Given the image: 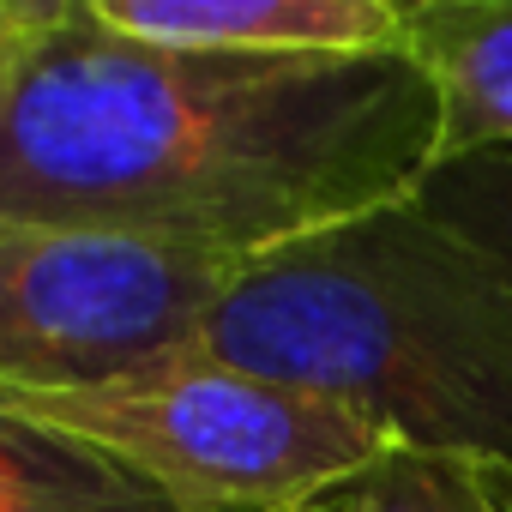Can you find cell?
<instances>
[{
    "label": "cell",
    "mask_w": 512,
    "mask_h": 512,
    "mask_svg": "<svg viewBox=\"0 0 512 512\" xmlns=\"http://www.w3.org/2000/svg\"><path fill=\"white\" fill-rule=\"evenodd\" d=\"M434 169V91L398 55L151 49L67 0L0 109V223L266 260L398 205Z\"/></svg>",
    "instance_id": "1"
},
{
    "label": "cell",
    "mask_w": 512,
    "mask_h": 512,
    "mask_svg": "<svg viewBox=\"0 0 512 512\" xmlns=\"http://www.w3.org/2000/svg\"><path fill=\"white\" fill-rule=\"evenodd\" d=\"M199 350L350 410L386 446L512 470V284L416 193L247 260Z\"/></svg>",
    "instance_id": "2"
},
{
    "label": "cell",
    "mask_w": 512,
    "mask_h": 512,
    "mask_svg": "<svg viewBox=\"0 0 512 512\" xmlns=\"http://www.w3.org/2000/svg\"><path fill=\"white\" fill-rule=\"evenodd\" d=\"M0 404L109 452L181 512H302L386 452L350 410L205 350L97 392H0Z\"/></svg>",
    "instance_id": "3"
},
{
    "label": "cell",
    "mask_w": 512,
    "mask_h": 512,
    "mask_svg": "<svg viewBox=\"0 0 512 512\" xmlns=\"http://www.w3.org/2000/svg\"><path fill=\"white\" fill-rule=\"evenodd\" d=\"M235 272L133 235L0 223V392H97L193 356Z\"/></svg>",
    "instance_id": "4"
},
{
    "label": "cell",
    "mask_w": 512,
    "mask_h": 512,
    "mask_svg": "<svg viewBox=\"0 0 512 512\" xmlns=\"http://www.w3.org/2000/svg\"><path fill=\"white\" fill-rule=\"evenodd\" d=\"M79 7L151 49L253 55V61H368L398 55L404 0H79Z\"/></svg>",
    "instance_id": "5"
},
{
    "label": "cell",
    "mask_w": 512,
    "mask_h": 512,
    "mask_svg": "<svg viewBox=\"0 0 512 512\" xmlns=\"http://www.w3.org/2000/svg\"><path fill=\"white\" fill-rule=\"evenodd\" d=\"M398 49L434 91V163L512 151V0H404Z\"/></svg>",
    "instance_id": "6"
},
{
    "label": "cell",
    "mask_w": 512,
    "mask_h": 512,
    "mask_svg": "<svg viewBox=\"0 0 512 512\" xmlns=\"http://www.w3.org/2000/svg\"><path fill=\"white\" fill-rule=\"evenodd\" d=\"M0 512H181L109 452L0 404Z\"/></svg>",
    "instance_id": "7"
},
{
    "label": "cell",
    "mask_w": 512,
    "mask_h": 512,
    "mask_svg": "<svg viewBox=\"0 0 512 512\" xmlns=\"http://www.w3.org/2000/svg\"><path fill=\"white\" fill-rule=\"evenodd\" d=\"M314 512H512V470L458 452L386 446L362 476L314 500Z\"/></svg>",
    "instance_id": "8"
},
{
    "label": "cell",
    "mask_w": 512,
    "mask_h": 512,
    "mask_svg": "<svg viewBox=\"0 0 512 512\" xmlns=\"http://www.w3.org/2000/svg\"><path fill=\"white\" fill-rule=\"evenodd\" d=\"M416 205L512 284V151L434 163L416 187Z\"/></svg>",
    "instance_id": "9"
},
{
    "label": "cell",
    "mask_w": 512,
    "mask_h": 512,
    "mask_svg": "<svg viewBox=\"0 0 512 512\" xmlns=\"http://www.w3.org/2000/svg\"><path fill=\"white\" fill-rule=\"evenodd\" d=\"M67 0H0V109H7L19 73L31 67L37 43L49 37V25L61 19Z\"/></svg>",
    "instance_id": "10"
},
{
    "label": "cell",
    "mask_w": 512,
    "mask_h": 512,
    "mask_svg": "<svg viewBox=\"0 0 512 512\" xmlns=\"http://www.w3.org/2000/svg\"><path fill=\"white\" fill-rule=\"evenodd\" d=\"M302 512H314V506H302Z\"/></svg>",
    "instance_id": "11"
}]
</instances>
